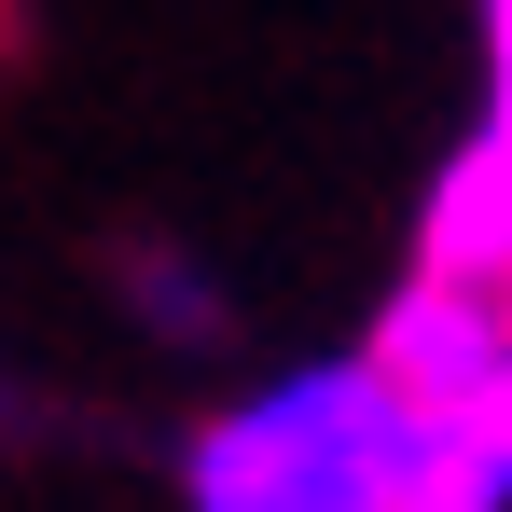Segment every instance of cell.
Here are the masks:
<instances>
[{"label": "cell", "instance_id": "3957f363", "mask_svg": "<svg viewBox=\"0 0 512 512\" xmlns=\"http://www.w3.org/2000/svg\"><path fill=\"white\" fill-rule=\"evenodd\" d=\"M485 56H499V97H512V0H485Z\"/></svg>", "mask_w": 512, "mask_h": 512}, {"label": "cell", "instance_id": "7a4b0ae2", "mask_svg": "<svg viewBox=\"0 0 512 512\" xmlns=\"http://www.w3.org/2000/svg\"><path fill=\"white\" fill-rule=\"evenodd\" d=\"M194 512H402L388 499V416L360 360H305L263 402L194 429Z\"/></svg>", "mask_w": 512, "mask_h": 512}, {"label": "cell", "instance_id": "277c9868", "mask_svg": "<svg viewBox=\"0 0 512 512\" xmlns=\"http://www.w3.org/2000/svg\"><path fill=\"white\" fill-rule=\"evenodd\" d=\"M499 111H512V97H499Z\"/></svg>", "mask_w": 512, "mask_h": 512}, {"label": "cell", "instance_id": "6da1fadb", "mask_svg": "<svg viewBox=\"0 0 512 512\" xmlns=\"http://www.w3.org/2000/svg\"><path fill=\"white\" fill-rule=\"evenodd\" d=\"M388 416V499L402 512H512V291L485 277H402L360 346Z\"/></svg>", "mask_w": 512, "mask_h": 512}]
</instances>
